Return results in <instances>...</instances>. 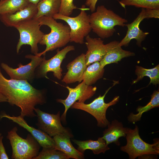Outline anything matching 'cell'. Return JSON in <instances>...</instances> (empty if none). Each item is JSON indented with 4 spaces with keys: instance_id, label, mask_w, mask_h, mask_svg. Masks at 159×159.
Wrapping results in <instances>:
<instances>
[{
    "instance_id": "obj_15",
    "label": "cell",
    "mask_w": 159,
    "mask_h": 159,
    "mask_svg": "<svg viewBox=\"0 0 159 159\" xmlns=\"http://www.w3.org/2000/svg\"><path fill=\"white\" fill-rule=\"evenodd\" d=\"M37 12V5L30 3L24 9L14 13L0 15V19L6 26L14 27L21 22L34 18Z\"/></svg>"
},
{
    "instance_id": "obj_34",
    "label": "cell",
    "mask_w": 159,
    "mask_h": 159,
    "mask_svg": "<svg viewBox=\"0 0 159 159\" xmlns=\"http://www.w3.org/2000/svg\"><path fill=\"white\" fill-rule=\"evenodd\" d=\"M32 3L37 4L39 2L42 0H29Z\"/></svg>"
},
{
    "instance_id": "obj_8",
    "label": "cell",
    "mask_w": 159,
    "mask_h": 159,
    "mask_svg": "<svg viewBox=\"0 0 159 159\" xmlns=\"http://www.w3.org/2000/svg\"><path fill=\"white\" fill-rule=\"evenodd\" d=\"M111 87L107 90L103 95H100L90 103L85 104L76 101L71 106V108L81 110L90 113L96 119L98 126L105 127L110 123L106 118L107 110L110 106L116 104L119 99V96H116L110 102H105V97Z\"/></svg>"
},
{
    "instance_id": "obj_35",
    "label": "cell",
    "mask_w": 159,
    "mask_h": 159,
    "mask_svg": "<svg viewBox=\"0 0 159 159\" xmlns=\"http://www.w3.org/2000/svg\"><path fill=\"white\" fill-rule=\"evenodd\" d=\"M1 135H2V134L1 133H0V136H1Z\"/></svg>"
},
{
    "instance_id": "obj_1",
    "label": "cell",
    "mask_w": 159,
    "mask_h": 159,
    "mask_svg": "<svg viewBox=\"0 0 159 159\" xmlns=\"http://www.w3.org/2000/svg\"><path fill=\"white\" fill-rule=\"evenodd\" d=\"M0 93L6 97L10 105L20 108V115L24 117H36L35 106L46 102L43 91L35 88L27 80L6 79L0 68Z\"/></svg>"
},
{
    "instance_id": "obj_17",
    "label": "cell",
    "mask_w": 159,
    "mask_h": 159,
    "mask_svg": "<svg viewBox=\"0 0 159 159\" xmlns=\"http://www.w3.org/2000/svg\"><path fill=\"white\" fill-rule=\"evenodd\" d=\"M85 39L87 50L85 54V59L88 66L102 60L106 53V47L100 38H93L89 34L85 37Z\"/></svg>"
},
{
    "instance_id": "obj_26",
    "label": "cell",
    "mask_w": 159,
    "mask_h": 159,
    "mask_svg": "<svg viewBox=\"0 0 159 159\" xmlns=\"http://www.w3.org/2000/svg\"><path fill=\"white\" fill-rule=\"evenodd\" d=\"M135 73L137 77L133 81L132 84L138 82L145 76L150 78V81L149 85L152 84L156 85L159 83V64L150 69H146L141 66L137 65L136 66Z\"/></svg>"
},
{
    "instance_id": "obj_28",
    "label": "cell",
    "mask_w": 159,
    "mask_h": 159,
    "mask_svg": "<svg viewBox=\"0 0 159 159\" xmlns=\"http://www.w3.org/2000/svg\"><path fill=\"white\" fill-rule=\"evenodd\" d=\"M62 152L54 147L42 148V150L34 159H69Z\"/></svg>"
},
{
    "instance_id": "obj_22",
    "label": "cell",
    "mask_w": 159,
    "mask_h": 159,
    "mask_svg": "<svg viewBox=\"0 0 159 159\" xmlns=\"http://www.w3.org/2000/svg\"><path fill=\"white\" fill-rule=\"evenodd\" d=\"M61 0H42L37 4V12L35 18L43 16L52 17L59 13Z\"/></svg>"
},
{
    "instance_id": "obj_27",
    "label": "cell",
    "mask_w": 159,
    "mask_h": 159,
    "mask_svg": "<svg viewBox=\"0 0 159 159\" xmlns=\"http://www.w3.org/2000/svg\"><path fill=\"white\" fill-rule=\"evenodd\" d=\"M119 3L124 8L133 6L142 9H159V0H121Z\"/></svg>"
},
{
    "instance_id": "obj_12",
    "label": "cell",
    "mask_w": 159,
    "mask_h": 159,
    "mask_svg": "<svg viewBox=\"0 0 159 159\" xmlns=\"http://www.w3.org/2000/svg\"><path fill=\"white\" fill-rule=\"evenodd\" d=\"M66 87L68 90L69 94L65 99H57V101L63 104L65 110L60 117L61 120L64 122L66 121L67 111L71 106L77 100L80 102H84L92 97L95 94L97 87L87 85L82 81L74 88L68 86Z\"/></svg>"
},
{
    "instance_id": "obj_10",
    "label": "cell",
    "mask_w": 159,
    "mask_h": 159,
    "mask_svg": "<svg viewBox=\"0 0 159 159\" xmlns=\"http://www.w3.org/2000/svg\"><path fill=\"white\" fill-rule=\"evenodd\" d=\"M74 50V46L69 45L61 50L58 49L57 54L48 60H46L44 56L40 64L36 70L35 77L38 78L46 77L47 73L51 72H53L55 77L59 80H61L62 71L61 67V63L67 54Z\"/></svg>"
},
{
    "instance_id": "obj_9",
    "label": "cell",
    "mask_w": 159,
    "mask_h": 159,
    "mask_svg": "<svg viewBox=\"0 0 159 159\" xmlns=\"http://www.w3.org/2000/svg\"><path fill=\"white\" fill-rule=\"evenodd\" d=\"M34 111L37 117L36 125L38 129L46 133L51 137L60 134L68 135L72 138L73 135L61 123L60 111L56 114H50L35 108Z\"/></svg>"
},
{
    "instance_id": "obj_21",
    "label": "cell",
    "mask_w": 159,
    "mask_h": 159,
    "mask_svg": "<svg viewBox=\"0 0 159 159\" xmlns=\"http://www.w3.org/2000/svg\"><path fill=\"white\" fill-rule=\"evenodd\" d=\"M72 141L78 146L77 150L82 153L87 149L92 150L95 154L104 153L110 149L102 137L99 138L96 140H89L81 141L74 139Z\"/></svg>"
},
{
    "instance_id": "obj_16",
    "label": "cell",
    "mask_w": 159,
    "mask_h": 159,
    "mask_svg": "<svg viewBox=\"0 0 159 159\" xmlns=\"http://www.w3.org/2000/svg\"><path fill=\"white\" fill-rule=\"evenodd\" d=\"M87 66L85 54L82 53L67 65V71L62 81L66 84H70L78 82H81L84 71Z\"/></svg>"
},
{
    "instance_id": "obj_7",
    "label": "cell",
    "mask_w": 159,
    "mask_h": 159,
    "mask_svg": "<svg viewBox=\"0 0 159 159\" xmlns=\"http://www.w3.org/2000/svg\"><path fill=\"white\" fill-rule=\"evenodd\" d=\"M81 11L74 17L64 16L58 13L53 17L55 19H60L66 22L70 29V42L82 44L84 38L89 35L92 29L89 16L85 11L87 10L85 5L80 8Z\"/></svg>"
},
{
    "instance_id": "obj_14",
    "label": "cell",
    "mask_w": 159,
    "mask_h": 159,
    "mask_svg": "<svg viewBox=\"0 0 159 159\" xmlns=\"http://www.w3.org/2000/svg\"><path fill=\"white\" fill-rule=\"evenodd\" d=\"M145 19H147L145 9L142 8L138 15L133 22L126 24L127 30L125 36L119 42L120 46H127L131 40L134 39L136 40V44L138 46H141L142 42L149 34L148 32H143L139 28L140 22Z\"/></svg>"
},
{
    "instance_id": "obj_11",
    "label": "cell",
    "mask_w": 159,
    "mask_h": 159,
    "mask_svg": "<svg viewBox=\"0 0 159 159\" xmlns=\"http://www.w3.org/2000/svg\"><path fill=\"white\" fill-rule=\"evenodd\" d=\"M25 58L31 60L26 65L19 63L18 67L13 68L6 63H2L1 66L10 79L32 81L35 77L36 70L41 62L43 57L37 55L27 54Z\"/></svg>"
},
{
    "instance_id": "obj_13",
    "label": "cell",
    "mask_w": 159,
    "mask_h": 159,
    "mask_svg": "<svg viewBox=\"0 0 159 159\" xmlns=\"http://www.w3.org/2000/svg\"><path fill=\"white\" fill-rule=\"evenodd\" d=\"M6 118L17 124L20 126L28 131L34 137L42 148H55L54 141L52 137L42 130L30 126L27 123L23 117L20 115L18 116H10L5 113L0 115V119Z\"/></svg>"
},
{
    "instance_id": "obj_20",
    "label": "cell",
    "mask_w": 159,
    "mask_h": 159,
    "mask_svg": "<svg viewBox=\"0 0 159 159\" xmlns=\"http://www.w3.org/2000/svg\"><path fill=\"white\" fill-rule=\"evenodd\" d=\"M107 126V128L103 132L102 138L108 145L114 143L120 145L118 140L120 137H126L127 127H124L122 123L116 120H112Z\"/></svg>"
},
{
    "instance_id": "obj_3",
    "label": "cell",
    "mask_w": 159,
    "mask_h": 159,
    "mask_svg": "<svg viewBox=\"0 0 159 159\" xmlns=\"http://www.w3.org/2000/svg\"><path fill=\"white\" fill-rule=\"evenodd\" d=\"M37 19L41 26H48L51 31L48 34H44L39 43L46 45L45 49L37 55L45 56L47 52L62 47L70 42V29L68 25L58 22L52 17L43 16Z\"/></svg>"
},
{
    "instance_id": "obj_24",
    "label": "cell",
    "mask_w": 159,
    "mask_h": 159,
    "mask_svg": "<svg viewBox=\"0 0 159 159\" xmlns=\"http://www.w3.org/2000/svg\"><path fill=\"white\" fill-rule=\"evenodd\" d=\"M159 90L154 91L151 95L150 102L144 106H139L136 109L138 113L134 114L131 113L127 117L128 121L130 122L135 123L140 120L142 114L144 112L155 107H159Z\"/></svg>"
},
{
    "instance_id": "obj_32",
    "label": "cell",
    "mask_w": 159,
    "mask_h": 159,
    "mask_svg": "<svg viewBox=\"0 0 159 159\" xmlns=\"http://www.w3.org/2000/svg\"><path fill=\"white\" fill-rule=\"evenodd\" d=\"M98 0H86L85 4L89 7V9L92 13L95 11L96 6Z\"/></svg>"
},
{
    "instance_id": "obj_4",
    "label": "cell",
    "mask_w": 159,
    "mask_h": 159,
    "mask_svg": "<svg viewBox=\"0 0 159 159\" xmlns=\"http://www.w3.org/2000/svg\"><path fill=\"white\" fill-rule=\"evenodd\" d=\"M139 131L136 125L133 129L127 128L125 137L127 143L120 147L121 150L127 153L130 159L142 158L146 155H158V139L155 140L153 144L147 143L141 138Z\"/></svg>"
},
{
    "instance_id": "obj_23",
    "label": "cell",
    "mask_w": 159,
    "mask_h": 159,
    "mask_svg": "<svg viewBox=\"0 0 159 159\" xmlns=\"http://www.w3.org/2000/svg\"><path fill=\"white\" fill-rule=\"evenodd\" d=\"M91 64L87 66L82 77V81L88 85H91L101 78L105 71L100 62H96Z\"/></svg>"
},
{
    "instance_id": "obj_5",
    "label": "cell",
    "mask_w": 159,
    "mask_h": 159,
    "mask_svg": "<svg viewBox=\"0 0 159 159\" xmlns=\"http://www.w3.org/2000/svg\"><path fill=\"white\" fill-rule=\"evenodd\" d=\"M17 130L16 127H14L6 136L12 148L11 158L34 159L38 155L41 146L30 133L24 139L17 133Z\"/></svg>"
},
{
    "instance_id": "obj_19",
    "label": "cell",
    "mask_w": 159,
    "mask_h": 159,
    "mask_svg": "<svg viewBox=\"0 0 159 159\" xmlns=\"http://www.w3.org/2000/svg\"><path fill=\"white\" fill-rule=\"evenodd\" d=\"M71 138L68 135L63 134H59L53 137L55 149L62 152L69 158L84 159L83 153L76 149L72 144L70 140Z\"/></svg>"
},
{
    "instance_id": "obj_33",
    "label": "cell",
    "mask_w": 159,
    "mask_h": 159,
    "mask_svg": "<svg viewBox=\"0 0 159 159\" xmlns=\"http://www.w3.org/2000/svg\"><path fill=\"white\" fill-rule=\"evenodd\" d=\"M7 102L6 97L0 93V102Z\"/></svg>"
},
{
    "instance_id": "obj_36",
    "label": "cell",
    "mask_w": 159,
    "mask_h": 159,
    "mask_svg": "<svg viewBox=\"0 0 159 159\" xmlns=\"http://www.w3.org/2000/svg\"></svg>"
},
{
    "instance_id": "obj_2",
    "label": "cell",
    "mask_w": 159,
    "mask_h": 159,
    "mask_svg": "<svg viewBox=\"0 0 159 159\" xmlns=\"http://www.w3.org/2000/svg\"><path fill=\"white\" fill-rule=\"evenodd\" d=\"M89 19L92 30L102 39L111 37L115 32V26L124 27L128 22L104 5L98 6L96 11L90 15Z\"/></svg>"
},
{
    "instance_id": "obj_30",
    "label": "cell",
    "mask_w": 159,
    "mask_h": 159,
    "mask_svg": "<svg viewBox=\"0 0 159 159\" xmlns=\"http://www.w3.org/2000/svg\"><path fill=\"white\" fill-rule=\"evenodd\" d=\"M147 19L159 18V9H145Z\"/></svg>"
},
{
    "instance_id": "obj_29",
    "label": "cell",
    "mask_w": 159,
    "mask_h": 159,
    "mask_svg": "<svg viewBox=\"0 0 159 159\" xmlns=\"http://www.w3.org/2000/svg\"><path fill=\"white\" fill-rule=\"evenodd\" d=\"M73 0H61V6L59 14L61 15L70 16L74 9H78L74 5Z\"/></svg>"
},
{
    "instance_id": "obj_25",
    "label": "cell",
    "mask_w": 159,
    "mask_h": 159,
    "mask_svg": "<svg viewBox=\"0 0 159 159\" xmlns=\"http://www.w3.org/2000/svg\"><path fill=\"white\" fill-rule=\"evenodd\" d=\"M30 3L29 0H0V15L14 13L24 9Z\"/></svg>"
},
{
    "instance_id": "obj_31",
    "label": "cell",
    "mask_w": 159,
    "mask_h": 159,
    "mask_svg": "<svg viewBox=\"0 0 159 159\" xmlns=\"http://www.w3.org/2000/svg\"><path fill=\"white\" fill-rule=\"evenodd\" d=\"M3 136L2 135L0 136V159H8L9 157L3 143Z\"/></svg>"
},
{
    "instance_id": "obj_18",
    "label": "cell",
    "mask_w": 159,
    "mask_h": 159,
    "mask_svg": "<svg viewBox=\"0 0 159 159\" xmlns=\"http://www.w3.org/2000/svg\"><path fill=\"white\" fill-rule=\"evenodd\" d=\"M119 42L115 40L106 44V53L103 58L100 61L102 68H104L108 64L117 63L124 58L135 56L134 53L123 49L120 45Z\"/></svg>"
},
{
    "instance_id": "obj_6",
    "label": "cell",
    "mask_w": 159,
    "mask_h": 159,
    "mask_svg": "<svg viewBox=\"0 0 159 159\" xmlns=\"http://www.w3.org/2000/svg\"><path fill=\"white\" fill-rule=\"evenodd\" d=\"M41 26L38 19L35 18L18 23L15 27L19 34V39L16 46L19 53L22 46L28 45L31 47V52L36 55L38 53V44L44 34L40 30Z\"/></svg>"
}]
</instances>
